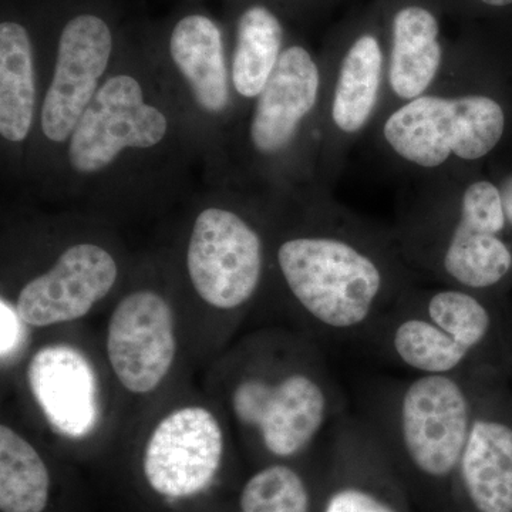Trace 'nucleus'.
I'll return each mask as SVG.
<instances>
[{
    "label": "nucleus",
    "instance_id": "nucleus-27",
    "mask_svg": "<svg viewBox=\"0 0 512 512\" xmlns=\"http://www.w3.org/2000/svg\"><path fill=\"white\" fill-rule=\"evenodd\" d=\"M498 187H500L501 197H503V205L505 218H507L508 239L512 245V168L510 170L501 171L495 175Z\"/></svg>",
    "mask_w": 512,
    "mask_h": 512
},
{
    "label": "nucleus",
    "instance_id": "nucleus-10",
    "mask_svg": "<svg viewBox=\"0 0 512 512\" xmlns=\"http://www.w3.org/2000/svg\"><path fill=\"white\" fill-rule=\"evenodd\" d=\"M268 195L234 185H210L192 202L184 271L205 305L235 311L261 291L269 269Z\"/></svg>",
    "mask_w": 512,
    "mask_h": 512
},
{
    "label": "nucleus",
    "instance_id": "nucleus-18",
    "mask_svg": "<svg viewBox=\"0 0 512 512\" xmlns=\"http://www.w3.org/2000/svg\"><path fill=\"white\" fill-rule=\"evenodd\" d=\"M225 443L220 421L201 406L174 410L157 424L143 453L148 487L167 500L194 497L220 471Z\"/></svg>",
    "mask_w": 512,
    "mask_h": 512
},
{
    "label": "nucleus",
    "instance_id": "nucleus-13",
    "mask_svg": "<svg viewBox=\"0 0 512 512\" xmlns=\"http://www.w3.org/2000/svg\"><path fill=\"white\" fill-rule=\"evenodd\" d=\"M43 94L37 0H2L0 12V157L2 181L25 190L26 168Z\"/></svg>",
    "mask_w": 512,
    "mask_h": 512
},
{
    "label": "nucleus",
    "instance_id": "nucleus-15",
    "mask_svg": "<svg viewBox=\"0 0 512 512\" xmlns=\"http://www.w3.org/2000/svg\"><path fill=\"white\" fill-rule=\"evenodd\" d=\"M121 261L99 237L73 238L19 288L16 311L29 326L47 328L86 316L119 284Z\"/></svg>",
    "mask_w": 512,
    "mask_h": 512
},
{
    "label": "nucleus",
    "instance_id": "nucleus-16",
    "mask_svg": "<svg viewBox=\"0 0 512 512\" xmlns=\"http://www.w3.org/2000/svg\"><path fill=\"white\" fill-rule=\"evenodd\" d=\"M319 512H419L362 417L348 414L335 426Z\"/></svg>",
    "mask_w": 512,
    "mask_h": 512
},
{
    "label": "nucleus",
    "instance_id": "nucleus-21",
    "mask_svg": "<svg viewBox=\"0 0 512 512\" xmlns=\"http://www.w3.org/2000/svg\"><path fill=\"white\" fill-rule=\"evenodd\" d=\"M229 63L239 117L264 92L292 33L276 0H224Z\"/></svg>",
    "mask_w": 512,
    "mask_h": 512
},
{
    "label": "nucleus",
    "instance_id": "nucleus-23",
    "mask_svg": "<svg viewBox=\"0 0 512 512\" xmlns=\"http://www.w3.org/2000/svg\"><path fill=\"white\" fill-rule=\"evenodd\" d=\"M322 476L311 478L291 463H269L242 485L238 512H319Z\"/></svg>",
    "mask_w": 512,
    "mask_h": 512
},
{
    "label": "nucleus",
    "instance_id": "nucleus-14",
    "mask_svg": "<svg viewBox=\"0 0 512 512\" xmlns=\"http://www.w3.org/2000/svg\"><path fill=\"white\" fill-rule=\"evenodd\" d=\"M473 370V423L458 464L451 512H512V394L503 363Z\"/></svg>",
    "mask_w": 512,
    "mask_h": 512
},
{
    "label": "nucleus",
    "instance_id": "nucleus-28",
    "mask_svg": "<svg viewBox=\"0 0 512 512\" xmlns=\"http://www.w3.org/2000/svg\"><path fill=\"white\" fill-rule=\"evenodd\" d=\"M503 366L505 370V375H507L508 383H510V389L512 394V348L510 352L507 353V356H505Z\"/></svg>",
    "mask_w": 512,
    "mask_h": 512
},
{
    "label": "nucleus",
    "instance_id": "nucleus-17",
    "mask_svg": "<svg viewBox=\"0 0 512 512\" xmlns=\"http://www.w3.org/2000/svg\"><path fill=\"white\" fill-rule=\"evenodd\" d=\"M386 37L383 111L429 93L439 84L453 46L444 36L440 0H377ZM380 113V114H382Z\"/></svg>",
    "mask_w": 512,
    "mask_h": 512
},
{
    "label": "nucleus",
    "instance_id": "nucleus-2",
    "mask_svg": "<svg viewBox=\"0 0 512 512\" xmlns=\"http://www.w3.org/2000/svg\"><path fill=\"white\" fill-rule=\"evenodd\" d=\"M269 200L268 274L319 332L365 342L419 279L394 232L343 210L322 187Z\"/></svg>",
    "mask_w": 512,
    "mask_h": 512
},
{
    "label": "nucleus",
    "instance_id": "nucleus-24",
    "mask_svg": "<svg viewBox=\"0 0 512 512\" xmlns=\"http://www.w3.org/2000/svg\"><path fill=\"white\" fill-rule=\"evenodd\" d=\"M446 13L467 20L512 19V0H440Z\"/></svg>",
    "mask_w": 512,
    "mask_h": 512
},
{
    "label": "nucleus",
    "instance_id": "nucleus-1",
    "mask_svg": "<svg viewBox=\"0 0 512 512\" xmlns=\"http://www.w3.org/2000/svg\"><path fill=\"white\" fill-rule=\"evenodd\" d=\"M200 157L151 72L138 30L64 150L47 200L90 211L157 210L187 194Z\"/></svg>",
    "mask_w": 512,
    "mask_h": 512
},
{
    "label": "nucleus",
    "instance_id": "nucleus-12",
    "mask_svg": "<svg viewBox=\"0 0 512 512\" xmlns=\"http://www.w3.org/2000/svg\"><path fill=\"white\" fill-rule=\"evenodd\" d=\"M242 377L232 412L254 434L269 463H291L315 444L330 423L345 419V400L319 363L289 360ZM268 463V464H269Z\"/></svg>",
    "mask_w": 512,
    "mask_h": 512
},
{
    "label": "nucleus",
    "instance_id": "nucleus-20",
    "mask_svg": "<svg viewBox=\"0 0 512 512\" xmlns=\"http://www.w3.org/2000/svg\"><path fill=\"white\" fill-rule=\"evenodd\" d=\"M30 393L50 426L69 439H84L100 419L99 382L92 363L69 345L45 346L28 366Z\"/></svg>",
    "mask_w": 512,
    "mask_h": 512
},
{
    "label": "nucleus",
    "instance_id": "nucleus-9",
    "mask_svg": "<svg viewBox=\"0 0 512 512\" xmlns=\"http://www.w3.org/2000/svg\"><path fill=\"white\" fill-rule=\"evenodd\" d=\"M363 343L416 375H453L481 362L503 363L512 348V316L504 298L416 284Z\"/></svg>",
    "mask_w": 512,
    "mask_h": 512
},
{
    "label": "nucleus",
    "instance_id": "nucleus-11",
    "mask_svg": "<svg viewBox=\"0 0 512 512\" xmlns=\"http://www.w3.org/2000/svg\"><path fill=\"white\" fill-rule=\"evenodd\" d=\"M323 69L319 187L336 180L350 148L375 126L386 97V37L377 0L330 35Z\"/></svg>",
    "mask_w": 512,
    "mask_h": 512
},
{
    "label": "nucleus",
    "instance_id": "nucleus-3",
    "mask_svg": "<svg viewBox=\"0 0 512 512\" xmlns=\"http://www.w3.org/2000/svg\"><path fill=\"white\" fill-rule=\"evenodd\" d=\"M43 94L25 194L47 198L77 124L126 43L120 0H37Z\"/></svg>",
    "mask_w": 512,
    "mask_h": 512
},
{
    "label": "nucleus",
    "instance_id": "nucleus-4",
    "mask_svg": "<svg viewBox=\"0 0 512 512\" xmlns=\"http://www.w3.org/2000/svg\"><path fill=\"white\" fill-rule=\"evenodd\" d=\"M473 367V366H471ZM416 375L377 386L363 420L382 444L419 512H451L476 393L473 370Z\"/></svg>",
    "mask_w": 512,
    "mask_h": 512
},
{
    "label": "nucleus",
    "instance_id": "nucleus-22",
    "mask_svg": "<svg viewBox=\"0 0 512 512\" xmlns=\"http://www.w3.org/2000/svg\"><path fill=\"white\" fill-rule=\"evenodd\" d=\"M49 468L35 447L0 426V511L43 512L50 498Z\"/></svg>",
    "mask_w": 512,
    "mask_h": 512
},
{
    "label": "nucleus",
    "instance_id": "nucleus-5",
    "mask_svg": "<svg viewBox=\"0 0 512 512\" xmlns=\"http://www.w3.org/2000/svg\"><path fill=\"white\" fill-rule=\"evenodd\" d=\"M322 100L320 56L291 35L264 92L232 134L218 185L266 195L319 187Z\"/></svg>",
    "mask_w": 512,
    "mask_h": 512
},
{
    "label": "nucleus",
    "instance_id": "nucleus-25",
    "mask_svg": "<svg viewBox=\"0 0 512 512\" xmlns=\"http://www.w3.org/2000/svg\"><path fill=\"white\" fill-rule=\"evenodd\" d=\"M23 319L20 318L16 306L6 301L5 296L0 299V353H2V362L15 355L18 352L20 342H22Z\"/></svg>",
    "mask_w": 512,
    "mask_h": 512
},
{
    "label": "nucleus",
    "instance_id": "nucleus-29",
    "mask_svg": "<svg viewBox=\"0 0 512 512\" xmlns=\"http://www.w3.org/2000/svg\"><path fill=\"white\" fill-rule=\"evenodd\" d=\"M188 2H198V0H188Z\"/></svg>",
    "mask_w": 512,
    "mask_h": 512
},
{
    "label": "nucleus",
    "instance_id": "nucleus-26",
    "mask_svg": "<svg viewBox=\"0 0 512 512\" xmlns=\"http://www.w3.org/2000/svg\"><path fill=\"white\" fill-rule=\"evenodd\" d=\"M282 9L285 10L286 15L291 18H302L303 15L316 12L326 8L333 0H276Z\"/></svg>",
    "mask_w": 512,
    "mask_h": 512
},
{
    "label": "nucleus",
    "instance_id": "nucleus-8",
    "mask_svg": "<svg viewBox=\"0 0 512 512\" xmlns=\"http://www.w3.org/2000/svg\"><path fill=\"white\" fill-rule=\"evenodd\" d=\"M168 103L183 124L210 185L221 184L239 109L232 86L225 20L198 5L137 29Z\"/></svg>",
    "mask_w": 512,
    "mask_h": 512
},
{
    "label": "nucleus",
    "instance_id": "nucleus-7",
    "mask_svg": "<svg viewBox=\"0 0 512 512\" xmlns=\"http://www.w3.org/2000/svg\"><path fill=\"white\" fill-rule=\"evenodd\" d=\"M440 194L416 205L394 232L417 275L504 298L512 286V245L503 197L481 171L443 178Z\"/></svg>",
    "mask_w": 512,
    "mask_h": 512
},
{
    "label": "nucleus",
    "instance_id": "nucleus-6",
    "mask_svg": "<svg viewBox=\"0 0 512 512\" xmlns=\"http://www.w3.org/2000/svg\"><path fill=\"white\" fill-rule=\"evenodd\" d=\"M471 39L456 43L434 89L383 111L376 121L380 146L397 163L436 177L477 171L510 131L507 103L473 72Z\"/></svg>",
    "mask_w": 512,
    "mask_h": 512
},
{
    "label": "nucleus",
    "instance_id": "nucleus-19",
    "mask_svg": "<svg viewBox=\"0 0 512 512\" xmlns=\"http://www.w3.org/2000/svg\"><path fill=\"white\" fill-rule=\"evenodd\" d=\"M111 369L134 394L156 390L177 355L173 306L153 286L126 293L110 316L106 340Z\"/></svg>",
    "mask_w": 512,
    "mask_h": 512
}]
</instances>
